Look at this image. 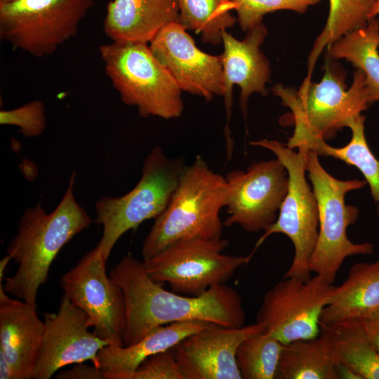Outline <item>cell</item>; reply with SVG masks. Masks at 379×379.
Masks as SVG:
<instances>
[{
	"instance_id": "obj_1",
	"label": "cell",
	"mask_w": 379,
	"mask_h": 379,
	"mask_svg": "<svg viewBox=\"0 0 379 379\" xmlns=\"http://www.w3.org/2000/svg\"><path fill=\"white\" fill-rule=\"evenodd\" d=\"M109 277L122 290L126 312L124 345L134 344L154 328L175 322L204 321L223 327L244 326L246 314L238 292L225 284L198 296L168 291L147 273L143 261L124 256Z\"/></svg>"
},
{
	"instance_id": "obj_2",
	"label": "cell",
	"mask_w": 379,
	"mask_h": 379,
	"mask_svg": "<svg viewBox=\"0 0 379 379\" xmlns=\"http://www.w3.org/2000/svg\"><path fill=\"white\" fill-rule=\"evenodd\" d=\"M75 179L73 172L62 199L51 213H47L40 204L27 208L17 234L8 244L6 255L18 267L0 285L7 293L32 305L36 306L39 288L46 282L51 265L62 248L93 222L74 197Z\"/></svg>"
},
{
	"instance_id": "obj_3",
	"label": "cell",
	"mask_w": 379,
	"mask_h": 379,
	"mask_svg": "<svg viewBox=\"0 0 379 379\" xmlns=\"http://www.w3.org/2000/svg\"><path fill=\"white\" fill-rule=\"evenodd\" d=\"M227 192L225 177L197 155L185 167L167 207L145 237L141 250L143 260L180 239H221L224 225L220 211L225 207Z\"/></svg>"
},
{
	"instance_id": "obj_4",
	"label": "cell",
	"mask_w": 379,
	"mask_h": 379,
	"mask_svg": "<svg viewBox=\"0 0 379 379\" xmlns=\"http://www.w3.org/2000/svg\"><path fill=\"white\" fill-rule=\"evenodd\" d=\"M345 81L343 67L328 58L319 82L306 77L297 91L281 84L273 86L274 94L291 111L295 128L291 138H331L368 107L371 103L363 72L354 71L350 87Z\"/></svg>"
},
{
	"instance_id": "obj_5",
	"label": "cell",
	"mask_w": 379,
	"mask_h": 379,
	"mask_svg": "<svg viewBox=\"0 0 379 379\" xmlns=\"http://www.w3.org/2000/svg\"><path fill=\"white\" fill-rule=\"evenodd\" d=\"M105 72L123 103L142 117H179L182 91L148 44L112 41L98 47Z\"/></svg>"
},
{
	"instance_id": "obj_6",
	"label": "cell",
	"mask_w": 379,
	"mask_h": 379,
	"mask_svg": "<svg viewBox=\"0 0 379 379\" xmlns=\"http://www.w3.org/2000/svg\"><path fill=\"white\" fill-rule=\"evenodd\" d=\"M306 171L319 210L318 238L308 268L310 272L333 284L347 258L373 253L372 244L354 243L347 234V227L357 221L359 212L356 206L345 204V195L350 191L364 187L367 182L358 179L335 178L323 168L317 153L308 149L306 150Z\"/></svg>"
},
{
	"instance_id": "obj_7",
	"label": "cell",
	"mask_w": 379,
	"mask_h": 379,
	"mask_svg": "<svg viewBox=\"0 0 379 379\" xmlns=\"http://www.w3.org/2000/svg\"><path fill=\"white\" fill-rule=\"evenodd\" d=\"M186 166L183 157L170 159L160 146L145 157L137 185L119 197L104 196L95 203V222L102 227L97 246L105 260L119 238L167 207Z\"/></svg>"
},
{
	"instance_id": "obj_8",
	"label": "cell",
	"mask_w": 379,
	"mask_h": 379,
	"mask_svg": "<svg viewBox=\"0 0 379 379\" xmlns=\"http://www.w3.org/2000/svg\"><path fill=\"white\" fill-rule=\"evenodd\" d=\"M253 146L272 152L288 173V188L276 221L267 229L255 244V251L272 234L286 235L294 246V257L284 278L307 279L310 258L317 244L319 232V210L313 190L306 180V150L298 152L277 140L262 139L251 141Z\"/></svg>"
},
{
	"instance_id": "obj_9",
	"label": "cell",
	"mask_w": 379,
	"mask_h": 379,
	"mask_svg": "<svg viewBox=\"0 0 379 379\" xmlns=\"http://www.w3.org/2000/svg\"><path fill=\"white\" fill-rule=\"evenodd\" d=\"M95 0H13L0 4V39L36 58L75 37Z\"/></svg>"
},
{
	"instance_id": "obj_10",
	"label": "cell",
	"mask_w": 379,
	"mask_h": 379,
	"mask_svg": "<svg viewBox=\"0 0 379 379\" xmlns=\"http://www.w3.org/2000/svg\"><path fill=\"white\" fill-rule=\"evenodd\" d=\"M229 240L201 238L176 241L149 259L145 269L154 281L168 283L178 294L198 296L210 288L225 284L251 255H230L222 251Z\"/></svg>"
},
{
	"instance_id": "obj_11",
	"label": "cell",
	"mask_w": 379,
	"mask_h": 379,
	"mask_svg": "<svg viewBox=\"0 0 379 379\" xmlns=\"http://www.w3.org/2000/svg\"><path fill=\"white\" fill-rule=\"evenodd\" d=\"M334 288L317 274L307 279L284 277L263 296L256 322L284 345L316 338Z\"/></svg>"
},
{
	"instance_id": "obj_12",
	"label": "cell",
	"mask_w": 379,
	"mask_h": 379,
	"mask_svg": "<svg viewBox=\"0 0 379 379\" xmlns=\"http://www.w3.org/2000/svg\"><path fill=\"white\" fill-rule=\"evenodd\" d=\"M106 262L96 246L62 276L60 285L63 294L87 314L96 336L124 346V295L107 274Z\"/></svg>"
},
{
	"instance_id": "obj_13",
	"label": "cell",
	"mask_w": 379,
	"mask_h": 379,
	"mask_svg": "<svg viewBox=\"0 0 379 379\" xmlns=\"http://www.w3.org/2000/svg\"><path fill=\"white\" fill-rule=\"evenodd\" d=\"M227 192L223 225H239L248 232L265 231L277 220L288 188V173L277 159L251 164L225 177Z\"/></svg>"
},
{
	"instance_id": "obj_14",
	"label": "cell",
	"mask_w": 379,
	"mask_h": 379,
	"mask_svg": "<svg viewBox=\"0 0 379 379\" xmlns=\"http://www.w3.org/2000/svg\"><path fill=\"white\" fill-rule=\"evenodd\" d=\"M177 21L164 26L149 43L159 61L182 91L211 100L225 96L226 83L220 55L201 51Z\"/></svg>"
},
{
	"instance_id": "obj_15",
	"label": "cell",
	"mask_w": 379,
	"mask_h": 379,
	"mask_svg": "<svg viewBox=\"0 0 379 379\" xmlns=\"http://www.w3.org/2000/svg\"><path fill=\"white\" fill-rule=\"evenodd\" d=\"M44 333L34 379H50L67 365L91 361L95 364L100 350L110 345L89 331L87 314L62 295L56 312L44 314Z\"/></svg>"
},
{
	"instance_id": "obj_16",
	"label": "cell",
	"mask_w": 379,
	"mask_h": 379,
	"mask_svg": "<svg viewBox=\"0 0 379 379\" xmlns=\"http://www.w3.org/2000/svg\"><path fill=\"white\" fill-rule=\"evenodd\" d=\"M263 330L258 322L237 328L213 324L187 336L171 350L185 379H241L236 360L238 347Z\"/></svg>"
},
{
	"instance_id": "obj_17",
	"label": "cell",
	"mask_w": 379,
	"mask_h": 379,
	"mask_svg": "<svg viewBox=\"0 0 379 379\" xmlns=\"http://www.w3.org/2000/svg\"><path fill=\"white\" fill-rule=\"evenodd\" d=\"M268 31L260 23L246 32L242 40H238L224 30L222 32L223 53L220 55L224 69L226 93L224 96L227 114L225 128L226 149L231 151L234 141L230 130L231 107L232 105V86L240 88L239 108L244 117L247 114L248 100L253 93L266 96V84L270 78V65L268 59L260 50Z\"/></svg>"
},
{
	"instance_id": "obj_18",
	"label": "cell",
	"mask_w": 379,
	"mask_h": 379,
	"mask_svg": "<svg viewBox=\"0 0 379 379\" xmlns=\"http://www.w3.org/2000/svg\"><path fill=\"white\" fill-rule=\"evenodd\" d=\"M44 333L36 306L11 298L0 285V356L14 379H34Z\"/></svg>"
},
{
	"instance_id": "obj_19",
	"label": "cell",
	"mask_w": 379,
	"mask_h": 379,
	"mask_svg": "<svg viewBox=\"0 0 379 379\" xmlns=\"http://www.w3.org/2000/svg\"><path fill=\"white\" fill-rule=\"evenodd\" d=\"M213 324L204 321H186L158 326L134 344L103 347L94 365L102 371L105 379H131L146 359L172 349L187 336Z\"/></svg>"
},
{
	"instance_id": "obj_20",
	"label": "cell",
	"mask_w": 379,
	"mask_h": 379,
	"mask_svg": "<svg viewBox=\"0 0 379 379\" xmlns=\"http://www.w3.org/2000/svg\"><path fill=\"white\" fill-rule=\"evenodd\" d=\"M178 0H111L103 32L112 41L149 44L166 25L178 22Z\"/></svg>"
},
{
	"instance_id": "obj_21",
	"label": "cell",
	"mask_w": 379,
	"mask_h": 379,
	"mask_svg": "<svg viewBox=\"0 0 379 379\" xmlns=\"http://www.w3.org/2000/svg\"><path fill=\"white\" fill-rule=\"evenodd\" d=\"M379 310V260L353 265L343 283L335 286L321 324L360 320Z\"/></svg>"
},
{
	"instance_id": "obj_22",
	"label": "cell",
	"mask_w": 379,
	"mask_h": 379,
	"mask_svg": "<svg viewBox=\"0 0 379 379\" xmlns=\"http://www.w3.org/2000/svg\"><path fill=\"white\" fill-rule=\"evenodd\" d=\"M338 365L349 368L361 379H379V354L369 341L360 320L321 324Z\"/></svg>"
},
{
	"instance_id": "obj_23",
	"label": "cell",
	"mask_w": 379,
	"mask_h": 379,
	"mask_svg": "<svg viewBox=\"0 0 379 379\" xmlns=\"http://www.w3.org/2000/svg\"><path fill=\"white\" fill-rule=\"evenodd\" d=\"M338 364L326 335L285 345L276 379H338Z\"/></svg>"
},
{
	"instance_id": "obj_24",
	"label": "cell",
	"mask_w": 379,
	"mask_h": 379,
	"mask_svg": "<svg viewBox=\"0 0 379 379\" xmlns=\"http://www.w3.org/2000/svg\"><path fill=\"white\" fill-rule=\"evenodd\" d=\"M379 20L371 19L327 47L328 58L344 59L364 75L370 103L379 102Z\"/></svg>"
},
{
	"instance_id": "obj_25",
	"label": "cell",
	"mask_w": 379,
	"mask_h": 379,
	"mask_svg": "<svg viewBox=\"0 0 379 379\" xmlns=\"http://www.w3.org/2000/svg\"><path fill=\"white\" fill-rule=\"evenodd\" d=\"M179 22L186 30L200 34L204 43L218 45L222 32L232 27L237 19L232 15V0H178Z\"/></svg>"
},
{
	"instance_id": "obj_26",
	"label": "cell",
	"mask_w": 379,
	"mask_h": 379,
	"mask_svg": "<svg viewBox=\"0 0 379 379\" xmlns=\"http://www.w3.org/2000/svg\"><path fill=\"white\" fill-rule=\"evenodd\" d=\"M373 4V0H329L326 22L308 56L307 76L312 77L315 63L325 48L367 25Z\"/></svg>"
},
{
	"instance_id": "obj_27",
	"label": "cell",
	"mask_w": 379,
	"mask_h": 379,
	"mask_svg": "<svg viewBox=\"0 0 379 379\" xmlns=\"http://www.w3.org/2000/svg\"><path fill=\"white\" fill-rule=\"evenodd\" d=\"M284 345L263 331L242 341L236 354L241 378L276 379Z\"/></svg>"
},
{
	"instance_id": "obj_28",
	"label": "cell",
	"mask_w": 379,
	"mask_h": 379,
	"mask_svg": "<svg viewBox=\"0 0 379 379\" xmlns=\"http://www.w3.org/2000/svg\"><path fill=\"white\" fill-rule=\"evenodd\" d=\"M237 14V21L243 32H247L262 23L264 16L277 11L288 10L305 13L310 6L322 0H232Z\"/></svg>"
},
{
	"instance_id": "obj_29",
	"label": "cell",
	"mask_w": 379,
	"mask_h": 379,
	"mask_svg": "<svg viewBox=\"0 0 379 379\" xmlns=\"http://www.w3.org/2000/svg\"><path fill=\"white\" fill-rule=\"evenodd\" d=\"M0 124L17 126L25 138L37 137L46 128L45 105L34 100L15 109H1Z\"/></svg>"
},
{
	"instance_id": "obj_30",
	"label": "cell",
	"mask_w": 379,
	"mask_h": 379,
	"mask_svg": "<svg viewBox=\"0 0 379 379\" xmlns=\"http://www.w3.org/2000/svg\"><path fill=\"white\" fill-rule=\"evenodd\" d=\"M131 379H185L171 349L143 361Z\"/></svg>"
},
{
	"instance_id": "obj_31",
	"label": "cell",
	"mask_w": 379,
	"mask_h": 379,
	"mask_svg": "<svg viewBox=\"0 0 379 379\" xmlns=\"http://www.w3.org/2000/svg\"><path fill=\"white\" fill-rule=\"evenodd\" d=\"M57 379H105L102 371L95 366L82 363L75 364L70 369L58 372Z\"/></svg>"
},
{
	"instance_id": "obj_32",
	"label": "cell",
	"mask_w": 379,
	"mask_h": 379,
	"mask_svg": "<svg viewBox=\"0 0 379 379\" xmlns=\"http://www.w3.org/2000/svg\"><path fill=\"white\" fill-rule=\"evenodd\" d=\"M360 321L369 341L379 354V310L360 319Z\"/></svg>"
},
{
	"instance_id": "obj_33",
	"label": "cell",
	"mask_w": 379,
	"mask_h": 379,
	"mask_svg": "<svg viewBox=\"0 0 379 379\" xmlns=\"http://www.w3.org/2000/svg\"><path fill=\"white\" fill-rule=\"evenodd\" d=\"M11 260V257L6 255L0 261V284H2V281H4L6 267Z\"/></svg>"
},
{
	"instance_id": "obj_34",
	"label": "cell",
	"mask_w": 379,
	"mask_h": 379,
	"mask_svg": "<svg viewBox=\"0 0 379 379\" xmlns=\"http://www.w3.org/2000/svg\"><path fill=\"white\" fill-rule=\"evenodd\" d=\"M379 15V0H373V4L370 12V19L375 18Z\"/></svg>"
},
{
	"instance_id": "obj_35",
	"label": "cell",
	"mask_w": 379,
	"mask_h": 379,
	"mask_svg": "<svg viewBox=\"0 0 379 379\" xmlns=\"http://www.w3.org/2000/svg\"><path fill=\"white\" fill-rule=\"evenodd\" d=\"M11 1H13V0H0V4H4V3H6V2H9Z\"/></svg>"
}]
</instances>
